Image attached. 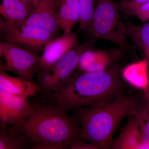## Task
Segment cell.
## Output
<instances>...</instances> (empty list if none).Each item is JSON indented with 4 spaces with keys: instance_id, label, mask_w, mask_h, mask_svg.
<instances>
[{
    "instance_id": "obj_1",
    "label": "cell",
    "mask_w": 149,
    "mask_h": 149,
    "mask_svg": "<svg viewBox=\"0 0 149 149\" xmlns=\"http://www.w3.org/2000/svg\"><path fill=\"white\" fill-rule=\"evenodd\" d=\"M123 90L120 69L114 65L101 72H74L62 89L40 95V99L67 112L80 107L103 104L121 95Z\"/></svg>"
},
{
    "instance_id": "obj_2",
    "label": "cell",
    "mask_w": 149,
    "mask_h": 149,
    "mask_svg": "<svg viewBox=\"0 0 149 149\" xmlns=\"http://www.w3.org/2000/svg\"><path fill=\"white\" fill-rule=\"evenodd\" d=\"M31 113L17 128L32 143V149H69L80 137L79 121L56 105L33 99Z\"/></svg>"
},
{
    "instance_id": "obj_3",
    "label": "cell",
    "mask_w": 149,
    "mask_h": 149,
    "mask_svg": "<svg viewBox=\"0 0 149 149\" xmlns=\"http://www.w3.org/2000/svg\"><path fill=\"white\" fill-rule=\"evenodd\" d=\"M145 104L137 96L123 94L101 105L71 110L80 123V138L98 149H109L113 134L123 119L137 114Z\"/></svg>"
},
{
    "instance_id": "obj_4",
    "label": "cell",
    "mask_w": 149,
    "mask_h": 149,
    "mask_svg": "<svg viewBox=\"0 0 149 149\" xmlns=\"http://www.w3.org/2000/svg\"><path fill=\"white\" fill-rule=\"evenodd\" d=\"M114 0H97L93 19L86 29L92 40L102 39L132 52L133 46L127 40L125 22Z\"/></svg>"
},
{
    "instance_id": "obj_5",
    "label": "cell",
    "mask_w": 149,
    "mask_h": 149,
    "mask_svg": "<svg viewBox=\"0 0 149 149\" xmlns=\"http://www.w3.org/2000/svg\"><path fill=\"white\" fill-rule=\"evenodd\" d=\"M94 40L74 48L63 57L37 72L36 83L39 86L38 95L57 92L69 82L78 67L82 54L93 47Z\"/></svg>"
},
{
    "instance_id": "obj_6",
    "label": "cell",
    "mask_w": 149,
    "mask_h": 149,
    "mask_svg": "<svg viewBox=\"0 0 149 149\" xmlns=\"http://www.w3.org/2000/svg\"><path fill=\"white\" fill-rule=\"evenodd\" d=\"M0 70L10 71L31 83L34 79L36 65L40 56L32 51L13 43L1 41Z\"/></svg>"
},
{
    "instance_id": "obj_7",
    "label": "cell",
    "mask_w": 149,
    "mask_h": 149,
    "mask_svg": "<svg viewBox=\"0 0 149 149\" xmlns=\"http://www.w3.org/2000/svg\"><path fill=\"white\" fill-rule=\"evenodd\" d=\"M1 40L13 43L38 54L48 42L57 36L46 29L35 26L23 25L19 28L10 26L0 17Z\"/></svg>"
},
{
    "instance_id": "obj_8",
    "label": "cell",
    "mask_w": 149,
    "mask_h": 149,
    "mask_svg": "<svg viewBox=\"0 0 149 149\" xmlns=\"http://www.w3.org/2000/svg\"><path fill=\"white\" fill-rule=\"evenodd\" d=\"M29 99L13 95L0 91V122L17 128L32 110Z\"/></svg>"
},
{
    "instance_id": "obj_9",
    "label": "cell",
    "mask_w": 149,
    "mask_h": 149,
    "mask_svg": "<svg viewBox=\"0 0 149 149\" xmlns=\"http://www.w3.org/2000/svg\"><path fill=\"white\" fill-rule=\"evenodd\" d=\"M78 45V37L74 32L63 33L51 40L44 47L35 69V73L50 66Z\"/></svg>"
},
{
    "instance_id": "obj_10",
    "label": "cell",
    "mask_w": 149,
    "mask_h": 149,
    "mask_svg": "<svg viewBox=\"0 0 149 149\" xmlns=\"http://www.w3.org/2000/svg\"><path fill=\"white\" fill-rule=\"evenodd\" d=\"M58 3L59 0H40L23 25L43 28L58 36L60 30L57 22Z\"/></svg>"
},
{
    "instance_id": "obj_11",
    "label": "cell",
    "mask_w": 149,
    "mask_h": 149,
    "mask_svg": "<svg viewBox=\"0 0 149 149\" xmlns=\"http://www.w3.org/2000/svg\"><path fill=\"white\" fill-rule=\"evenodd\" d=\"M118 50H94L93 48L84 52L80 57L78 67L80 72H101L114 66L120 53Z\"/></svg>"
},
{
    "instance_id": "obj_12",
    "label": "cell",
    "mask_w": 149,
    "mask_h": 149,
    "mask_svg": "<svg viewBox=\"0 0 149 149\" xmlns=\"http://www.w3.org/2000/svg\"><path fill=\"white\" fill-rule=\"evenodd\" d=\"M37 83L27 81L21 77L9 75L6 71L0 70V91L13 95L29 99L39 93Z\"/></svg>"
},
{
    "instance_id": "obj_13",
    "label": "cell",
    "mask_w": 149,
    "mask_h": 149,
    "mask_svg": "<svg viewBox=\"0 0 149 149\" xmlns=\"http://www.w3.org/2000/svg\"><path fill=\"white\" fill-rule=\"evenodd\" d=\"M0 13L5 21L14 28L23 26L33 8L21 0H1Z\"/></svg>"
},
{
    "instance_id": "obj_14",
    "label": "cell",
    "mask_w": 149,
    "mask_h": 149,
    "mask_svg": "<svg viewBox=\"0 0 149 149\" xmlns=\"http://www.w3.org/2000/svg\"><path fill=\"white\" fill-rule=\"evenodd\" d=\"M111 149H144L140 124L136 114L129 117L119 136L113 140Z\"/></svg>"
},
{
    "instance_id": "obj_15",
    "label": "cell",
    "mask_w": 149,
    "mask_h": 149,
    "mask_svg": "<svg viewBox=\"0 0 149 149\" xmlns=\"http://www.w3.org/2000/svg\"><path fill=\"white\" fill-rule=\"evenodd\" d=\"M149 63L145 58L129 65L122 72V77L134 87L143 91L145 95L149 88Z\"/></svg>"
},
{
    "instance_id": "obj_16",
    "label": "cell",
    "mask_w": 149,
    "mask_h": 149,
    "mask_svg": "<svg viewBox=\"0 0 149 149\" xmlns=\"http://www.w3.org/2000/svg\"><path fill=\"white\" fill-rule=\"evenodd\" d=\"M80 18L79 0H59L58 24L63 33L71 32L74 24L79 23Z\"/></svg>"
},
{
    "instance_id": "obj_17",
    "label": "cell",
    "mask_w": 149,
    "mask_h": 149,
    "mask_svg": "<svg viewBox=\"0 0 149 149\" xmlns=\"http://www.w3.org/2000/svg\"><path fill=\"white\" fill-rule=\"evenodd\" d=\"M32 144L16 127L1 123L0 149H29Z\"/></svg>"
},
{
    "instance_id": "obj_18",
    "label": "cell",
    "mask_w": 149,
    "mask_h": 149,
    "mask_svg": "<svg viewBox=\"0 0 149 149\" xmlns=\"http://www.w3.org/2000/svg\"><path fill=\"white\" fill-rule=\"evenodd\" d=\"M125 24L127 36L143 51L149 63V21L136 25L126 21Z\"/></svg>"
},
{
    "instance_id": "obj_19",
    "label": "cell",
    "mask_w": 149,
    "mask_h": 149,
    "mask_svg": "<svg viewBox=\"0 0 149 149\" xmlns=\"http://www.w3.org/2000/svg\"><path fill=\"white\" fill-rule=\"evenodd\" d=\"M97 0H79L80 10L79 29H84L91 24L95 11Z\"/></svg>"
},
{
    "instance_id": "obj_20",
    "label": "cell",
    "mask_w": 149,
    "mask_h": 149,
    "mask_svg": "<svg viewBox=\"0 0 149 149\" xmlns=\"http://www.w3.org/2000/svg\"><path fill=\"white\" fill-rule=\"evenodd\" d=\"M136 116L140 124L143 149H149V113L146 104Z\"/></svg>"
},
{
    "instance_id": "obj_21",
    "label": "cell",
    "mask_w": 149,
    "mask_h": 149,
    "mask_svg": "<svg viewBox=\"0 0 149 149\" xmlns=\"http://www.w3.org/2000/svg\"><path fill=\"white\" fill-rule=\"evenodd\" d=\"M149 0H125L117 3L119 10L122 11L126 14L133 16L135 11L140 6Z\"/></svg>"
},
{
    "instance_id": "obj_22",
    "label": "cell",
    "mask_w": 149,
    "mask_h": 149,
    "mask_svg": "<svg viewBox=\"0 0 149 149\" xmlns=\"http://www.w3.org/2000/svg\"><path fill=\"white\" fill-rule=\"evenodd\" d=\"M133 16L138 17L143 22L149 21V1L143 4L137 9Z\"/></svg>"
},
{
    "instance_id": "obj_23",
    "label": "cell",
    "mask_w": 149,
    "mask_h": 149,
    "mask_svg": "<svg viewBox=\"0 0 149 149\" xmlns=\"http://www.w3.org/2000/svg\"><path fill=\"white\" fill-rule=\"evenodd\" d=\"M84 139L80 138L76 139L70 145L69 149H97L96 146L88 143Z\"/></svg>"
},
{
    "instance_id": "obj_24",
    "label": "cell",
    "mask_w": 149,
    "mask_h": 149,
    "mask_svg": "<svg viewBox=\"0 0 149 149\" xmlns=\"http://www.w3.org/2000/svg\"><path fill=\"white\" fill-rule=\"evenodd\" d=\"M21 1L31 6L33 9L37 5L40 0H21Z\"/></svg>"
},
{
    "instance_id": "obj_25",
    "label": "cell",
    "mask_w": 149,
    "mask_h": 149,
    "mask_svg": "<svg viewBox=\"0 0 149 149\" xmlns=\"http://www.w3.org/2000/svg\"><path fill=\"white\" fill-rule=\"evenodd\" d=\"M146 106L149 113V88L148 91L146 95Z\"/></svg>"
},
{
    "instance_id": "obj_26",
    "label": "cell",
    "mask_w": 149,
    "mask_h": 149,
    "mask_svg": "<svg viewBox=\"0 0 149 149\" xmlns=\"http://www.w3.org/2000/svg\"><path fill=\"white\" fill-rule=\"evenodd\" d=\"M119 2L123 1H125V0H119Z\"/></svg>"
}]
</instances>
